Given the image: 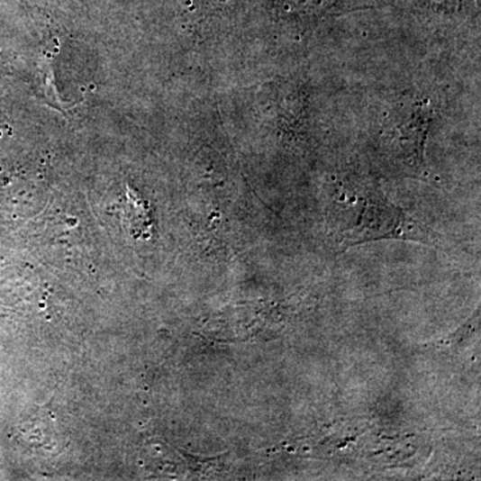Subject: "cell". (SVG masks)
<instances>
[{"label": "cell", "mask_w": 481, "mask_h": 481, "mask_svg": "<svg viewBox=\"0 0 481 481\" xmlns=\"http://www.w3.org/2000/svg\"><path fill=\"white\" fill-rule=\"evenodd\" d=\"M126 221L130 234L134 239H150L153 234L150 210L143 198L130 189H127Z\"/></svg>", "instance_id": "1"}, {"label": "cell", "mask_w": 481, "mask_h": 481, "mask_svg": "<svg viewBox=\"0 0 481 481\" xmlns=\"http://www.w3.org/2000/svg\"><path fill=\"white\" fill-rule=\"evenodd\" d=\"M52 60H54V54H50V52H46L43 55V59H41V79H43L44 96H46V101L51 106L58 107L60 112H63L65 106L62 104V99H60L59 94H58L57 85H55Z\"/></svg>", "instance_id": "2"}]
</instances>
